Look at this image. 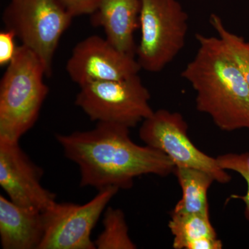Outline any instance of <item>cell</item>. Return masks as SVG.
Listing matches in <instances>:
<instances>
[{"label":"cell","mask_w":249,"mask_h":249,"mask_svg":"<svg viewBox=\"0 0 249 249\" xmlns=\"http://www.w3.org/2000/svg\"><path fill=\"white\" fill-rule=\"evenodd\" d=\"M56 139L65 157L79 168L81 187L129 189L136 178L168 176L175 168L165 154L135 143L129 127L121 124L98 122L91 130L58 134Z\"/></svg>","instance_id":"6da1fadb"},{"label":"cell","mask_w":249,"mask_h":249,"mask_svg":"<svg viewBox=\"0 0 249 249\" xmlns=\"http://www.w3.org/2000/svg\"><path fill=\"white\" fill-rule=\"evenodd\" d=\"M196 37L199 47L181 75L196 93V109L223 131L249 130L248 83L218 36Z\"/></svg>","instance_id":"7a4b0ae2"},{"label":"cell","mask_w":249,"mask_h":249,"mask_svg":"<svg viewBox=\"0 0 249 249\" xmlns=\"http://www.w3.org/2000/svg\"><path fill=\"white\" fill-rule=\"evenodd\" d=\"M39 57L19 46L0 82V140L19 142L34 127L49 93Z\"/></svg>","instance_id":"3957f363"},{"label":"cell","mask_w":249,"mask_h":249,"mask_svg":"<svg viewBox=\"0 0 249 249\" xmlns=\"http://www.w3.org/2000/svg\"><path fill=\"white\" fill-rule=\"evenodd\" d=\"M188 16L178 0H142L141 39L136 56L142 70L157 73L184 47Z\"/></svg>","instance_id":"277c9868"},{"label":"cell","mask_w":249,"mask_h":249,"mask_svg":"<svg viewBox=\"0 0 249 249\" xmlns=\"http://www.w3.org/2000/svg\"><path fill=\"white\" fill-rule=\"evenodd\" d=\"M73 17L58 0H10L2 15L5 29L34 52L52 73L54 55Z\"/></svg>","instance_id":"5b68a950"},{"label":"cell","mask_w":249,"mask_h":249,"mask_svg":"<svg viewBox=\"0 0 249 249\" xmlns=\"http://www.w3.org/2000/svg\"><path fill=\"white\" fill-rule=\"evenodd\" d=\"M150 93L138 75L80 86L75 103L91 121L135 127L154 113Z\"/></svg>","instance_id":"8992f818"},{"label":"cell","mask_w":249,"mask_h":249,"mask_svg":"<svg viewBox=\"0 0 249 249\" xmlns=\"http://www.w3.org/2000/svg\"><path fill=\"white\" fill-rule=\"evenodd\" d=\"M188 129L180 113L159 109L142 121L139 137L145 145L165 154L175 167L202 170L218 183L230 182L231 177L221 168L217 158L206 155L193 144Z\"/></svg>","instance_id":"52a82bcc"},{"label":"cell","mask_w":249,"mask_h":249,"mask_svg":"<svg viewBox=\"0 0 249 249\" xmlns=\"http://www.w3.org/2000/svg\"><path fill=\"white\" fill-rule=\"evenodd\" d=\"M119 189L107 187L83 205L58 203L42 212L45 234L39 249H95L91 235Z\"/></svg>","instance_id":"ba28073f"},{"label":"cell","mask_w":249,"mask_h":249,"mask_svg":"<svg viewBox=\"0 0 249 249\" xmlns=\"http://www.w3.org/2000/svg\"><path fill=\"white\" fill-rule=\"evenodd\" d=\"M141 70L135 56L121 52L98 36L78 42L66 65L69 76L79 87L92 82L125 79L138 75Z\"/></svg>","instance_id":"9c48e42d"},{"label":"cell","mask_w":249,"mask_h":249,"mask_svg":"<svg viewBox=\"0 0 249 249\" xmlns=\"http://www.w3.org/2000/svg\"><path fill=\"white\" fill-rule=\"evenodd\" d=\"M43 171L19 142L0 140V186L15 204L45 211L56 202L55 195L41 184Z\"/></svg>","instance_id":"30bf717a"},{"label":"cell","mask_w":249,"mask_h":249,"mask_svg":"<svg viewBox=\"0 0 249 249\" xmlns=\"http://www.w3.org/2000/svg\"><path fill=\"white\" fill-rule=\"evenodd\" d=\"M142 0H100L91 24L103 28L106 38L116 48L136 57L134 32L140 28Z\"/></svg>","instance_id":"8fae6325"},{"label":"cell","mask_w":249,"mask_h":249,"mask_svg":"<svg viewBox=\"0 0 249 249\" xmlns=\"http://www.w3.org/2000/svg\"><path fill=\"white\" fill-rule=\"evenodd\" d=\"M45 234L40 210L24 207L0 196V240L4 249H39Z\"/></svg>","instance_id":"7c38bea8"},{"label":"cell","mask_w":249,"mask_h":249,"mask_svg":"<svg viewBox=\"0 0 249 249\" xmlns=\"http://www.w3.org/2000/svg\"><path fill=\"white\" fill-rule=\"evenodd\" d=\"M175 249H221L209 214H178L172 212L168 224Z\"/></svg>","instance_id":"4fadbf2b"},{"label":"cell","mask_w":249,"mask_h":249,"mask_svg":"<svg viewBox=\"0 0 249 249\" xmlns=\"http://www.w3.org/2000/svg\"><path fill=\"white\" fill-rule=\"evenodd\" d=\"M173 173L182 190V197L172 212L209 214L208 191L214 181L210 174L194 168L175 167Z\"/></svg>","instance_id":"5bb4252c"},{"label":"cell","mask_w":249,"mask_h":249,"mask_svg":"<svg viewBox=\"0 0 249 249\" xmlns=\"http://www.w3.org/2000/svg\"><path fill=\"white\" fill-rule=\"evenodd\" d=\"M103 231L94 241L98 249H135L129 235L124 213L119 209L107 207L103 216Z\"/></svg>","instance_id":"9a60e30c"},{"label":"cell","mask_w":249,"mask_h":249,"mask_svg":"<svg viewBox=\"0 0 249 249\" xmlns=\"http://www.w3.org/2000/svg\"><path fill=\"white\" fill-rule=\"evenodd\" d=\"M210 23L222 41L228 53L249 85V47L243 37L228 30L222 19L216 14L210 17Z\"/></svg>","instance_id":"2e32d148"},{"label":"cell","mask_w":249,"mask_h":249,"mask_svg":"<svg viewBox=\"0 0 249 249\" xmlns=\"http://www.w3.org/2000/svg\"><path fill=\"white\" fill-rule=\"evenodd\" d=\"M217 160L223 169L232 170L245 178L247 184V193L245 196H235L232 197L245 202V215L249 222V152L224 154L217 157Z\"/></svg>","instance_id":"e0dca14e"},{"label":"cell","mask_w":249,"mask_h":249,"mask_svg":"<svg viewBox=\"0 0 249 249\" xmlns=\"http://www.w3.org/2000/svg\"><path fill=\"white\" fill-rule=\"evenodd\" d=\"M72 17L90 15L97 9L100 0H58Z\"/></svg>","instance_id":"ac0fdd59"},{"label":"cell","mask_w":249,"mask_h":249,"mask_svg":"<svg viewBox=\"0 0 249 249\" xmlns=\"http://www.w3.org/2000/svg\"><path fill=\"white\" fill-rule=\"evenodd\" d=\"M16 36L12 31L4 29L0 33V65H8L12 61L18 47H16Z\"/></svg>","instance_id":"d6986e66"},{"label":"cell","mask_w":249,"mask_h":249,"mask_svg":"<svg viewBox=\"0 0 249 249\" xmlns=\"http://www.w3.org/2000/svg\"><path fill=\"white\" fill-rule=\"evenodd\" d=\"M248 45H249V42H248Z\"/></svg>","instance_id":"ffe728a7"}]
</instances>
